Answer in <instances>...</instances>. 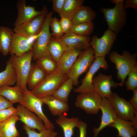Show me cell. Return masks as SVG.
Masks as SVG:
<instances>
[{"label": "cell", "mask_w": 137, "mask_h": 137, "mask_svg": "<svg viewBox=\"0 0 137 137\" xmlns=\"http://www.w3.org/2000/svg\"><path fill=\"white\" fill-rule=\"evenodd\" d=\"M137 54H131L128 51H124L122 55L116 51L111 52L109 58L111 62L114 63L117 70V79L121 80L117 83L118 86H123L124 84L125 79L130 71L137 65Z\"/></svg>", "instance_id": "6da1fadb"}, {"label": "cell", "mask_w": 137, "mask_h": 137, "mask_svg": "<svg viewBox=\"0 0 137 137\" xmlns=\"http://www.w3.org/2000/svg\"><path fill=\"white\" fill-rule=\"evenodd\" d=\"M32 58V50L20 56L12 55L9 58L16 73V85L21 88L22 92L27 89V82Z\"/></svg>", "instance_id": "7a4b0ae2"}, {"label": "cell", "mask_w": 137, "mask_h": 137, "mask_svg": "<svg viewBox=\"0 0 137 137\" xmlns=\"http://www.w3.org/2000/svg\"><path fill=\"white\" fill-rule=\"evenodd\" d=\"M68 78L67 75L62 73L57 70L53 73L46 75L39 84L30 91L40 98L52 95Z\"/></svg>", "instance_id": "3957f363"}, {"label": "cell", "mask_w": 137, "mask_h": 137, "mask_svg": "<svg viewBox=\"0 0 137 137\" xmlns=\"http://www.w3.org/2000/svg\"><path fill=\"white\" fill-rule=\"evenodd\" d=\"M107 23L108 29L116 34L125 25L127 13L124 3L115 5L112 8L102 7L100 9Z\"/></svg>", "instance_id": "277c9868"}, {"label": "cell", "mask_w": 137, "mask_h": 137, "mask_svg": "<svg viewBox=\"0 0 137 137\" xmlns=\"http://www.w3.org/2000/svg\"><path fill=\"white\" fill-rule=\"evenodd\" d=\"M94 50L91 46L80 53L67 75L73 80V85H78L79 77L89 68L94 60Z\"/></svg>", "instance_id": "5b68a950"}, {"label": "cell", "mask_w": 137, "mask_h": 137, "mask_svg": "<svg viewBox=\"0 0 137 137\" xmlns=\"http://www.w3.org/2000/svg\"><path fill=\"white\" fill-rule=\"evenodd\" d=\"M53 14L52 11L48 13L43 23L40 33L33 44L32 59L34 60L49 54L47 47L52 36L49 30V24Z\"/></svg>", "instance_id": "8992f818"}, {"label": "cell", "mask_w": 137, "mask_h": 137, "mask_svg": "<svg viewBox=\"0 0 137 137\" xmlns=\"http://www.w3.org/2000/svg\"><path fill=\"white\" fill-rule=\"evenodd\" d=\"M24 100L21 105L34 113L43 122L46 129L54 130L55 126L44 114L42 109L44 104L41 98L34 94L28 89L23 91Z\"/></svg>", "instance_id": "52a82bcc"}, {"label": "cell", "mask_w": 137, "mask_h": 137, "mask_svg": "<svg viewBox=\"0 0 137 137\" xmlns=\"http://www.w3.org/2000/svg\"><path fill=\"white\" fill-rule=\"evenodd\" d=\"M117 37V34L109 29L102 36L98 38L96 35L91 38L90 43L94 52V58L105 56L108 54Z\"/></svg>", "instance_id": "ba28073f"}, {"label": "cell", "mask_w": 137, "mask_h": 137, "mask_svg": "<svg viewBox=\"0 0 137 137\" xmlns=\"http://www.w3.org/2000/svg\"><path fill=\"white\" fill-rule=\"evenodd\" d=\"M105 57H98L95 58L84 78L80 85L74 90L76 93H81L94 91L92 81L94 75L100 68L106 70L109 68Z\"/></svg>", "instance_id": "9c48e42d"}, {"label": "cell", "mask_w": 137, "mask_h": 137, "mask_svg": "<svg viewBox=\"0 0 137 137\" xmlns=\"http://www.w3.org/2000/svg\"><path fill=\"white\" fill-rule=\"evenodd\" d=\"M102 97L94 91L80 93L77 96L75 105L89 114H95L100 110Z\"/></svg>", "instance_id": "30bf717a"}, {"label": "cell", "mask_w": 137, "mask_h": 137, "mask_svg": "<svg viewBox=\"0 0 137 137\" xmlns=\"http://www.w3.org/2000/svg\"><path fill=\"white\" fill-rule=\"evenodd\" d=\"M47 8L42 13L30 19L22 25L14 27L13 30L16 33L28 37H32L39 35L48 13Z\"/></svg>", "instance_id": "8fae6325"}, {"label": "cell", "mask_w": 137, "mask_h": 137, "mask_svg": "<svg viewBox=\"0 0 137 137\" xmlns=\"http://www.w3.org/2000/svg\"><path fill=\"white\" fill-rule=\"evenodd\" d=\"M114 108L117 117L122 119L132 121L137 111L129 101L113 92L108 98Z\"/></svg>", "instance_id": "7c38bea8"}, {"label": "cell", "mask_w": 137, "mask_h": 137, "mask_svg": "<svg viewBox=\"0 0 137 137\" xmlns=\"http://www.w3.org/2000/svg\"><path fill=\"white\" fill-rule=\"evenodd\" d=\"M40 32L38 35L30 38L14 33L11 42L10 54L19 56L32 50L34 43Z\"/></svg>", "instance_id": "4fadbf2b"}, {"label": "cell", "mask_w": 137, "mask_h": 137, "mask_svg": "<svg viewBox=\"0 0 137 137\" xmlns=\"http://www.w3.org/2000/svg\"><path fill=\"white\" fill-rule=\"evenodd\" d=\"M100 109L102 113L101 121L99 127L93 129L94 137H97L101 131L113 123L118 117L113 106L107 98H102Z\"/></svg>", "instance_id": "5bb4252c"}, {"label": "cell", "mask_w": 137, "mask_h": 137, "mask_svg": "<svg viewBox=\"0 0 137 137\" xmlns=\"http://www.w3.org/2000/svg\"><path fill=\"white\" fill-rule=\"evenodd\" d=\"M92 82L94 91L102 98H107L113 93L111 88H116L118 86L117 83L113 80L111 75L100 73L94 77Z\"/></svg>", "instance_id": "9a60e30c"}, {"label": "cell", "mask_w": 137, "mask_h": 137, "mask_svg": "<svg viewBox=\"0 0 137 137\" xmlns=\"http://www.w3.org/2000/svg\"><path fill=\"white\" fill-rule=\"evenodd\" d=\"M16 109V114L19 117V120L26 126L39 131L46 129L41 119L24 106L20 104Z\"/></svg>", "instance_id": "2e32d148"}, {"label": "cell", "mask_w": 137, "mask_h": 137, "mask_svg": "<svg viewBox=\"0 0 137 137\" xmlns=\"http://www.w3.org/2000/svg\"><path fill=\"white\" fill-rule=\"evenodd\" d=\"M16 7L18 14L14 24L15 27L20 26L31 18L42 13L47 8L44 6L41 11H37L34 7L27 5L25 0L19 1Z\"/></svg>", "instance_id": "e0dca14e"}, {"label": "cell", "mask_w": 137, "mask_h": 137, "mask_svg": "<svg viewBox=\"0 0 137 137\" xmlns=\"http://www.w3.org/2000/svg\"><path fill=\"white\" fill-rule=\"evenodd\" d=\"M68 49L80 48L84 50L91 46V38L81 36L73 32L65 33L60 38Z\"/></svg>", "instance_id": "ac0fdd59"}, {"label": "cell", "mask_w": 137, "mask_h": 137, "mask_svg": "<svg viewBox=\"0 0 137 137\" xmlns=\"http://www.w3.org/2000/svg\"><path fill=\"white\" fill-rule=\"evenodd\" d=\"M82 51L80 48L68 49L63 54L57 62V70L67 75L69 70Z\"/></svg>", "instance_id": "d6986e66"}, {"label": "cell", "mask_w": 137, "mask_h": 137, "mask_svg": "<svg viewBox=\"0 0 137 137\" xmlns=\"http://www.w3.org/2000/svg\"><path fill=\"white\" fill-rule=\"evenodd\" d=\"M44 104L48 106L52 114L55 116L63 114L69 110L67 103L54 97L52 95L41 98Z\"/></svg>", "instance_id": "ffe728a7"}, {"label": "cell", "mask_w": 137, "mask_h": 137, "mask_svg": "<svg viewBox=\"0 0 137 137\" xmlns=\"http://www.w3.org/2000/svg\"><path fill=\"white\" fill-rule=\"evenodd\" d=\"M19 120V116L16 114L0 122V137H19L20 133L16 126V123Z\"/></svg>", "instance_id": "44dd1931"}, {"label": "cell", "mask_w": 137, "mask_h": 137, "mask_svg": "<svg viewBox=\"0 0 137 137\" xmlns=\"http://www.w3.org/2000/svg\"><path fill=\"white\" fill-rule=\"evenodd\" d=\"M115 128L117 131L118 137H132L136 135V129L133 127L132 121H129L118 117L109 126Z\"/></svg>", "instance_id": "7402d4cb"}, {"label": "cell", "mask_w": 137, "mask_h": 137, "mask_svg": "<svg viewBox=\"0 0 137 137\" xmlns=\"http://www.w3.org/2000/svg\"><path fill=\"white\" fill-rule=\"evenodd\" d=\"M0 95L2 96L14 104H21L24 100L22 90L19 86L14 87L5 85L0 87Z\"/></svg>", "instance_id": "603a6c76"}, {"label": "cell", "mask_w": 137, "mask_h": 137, "mask_svg": "<svg viewBox=\"0 0 137 137\" xmlns=\"http://www.w3.org/2000/svg\"><path fill=\"white\" fill-rule=\"evenodd\" d=\"M79 121L78 117L68 118L63 114L58 116L56 123L62 128L64 137H72L75 127H77Z\"/></svg>", "instance_id": "cb8c5ba5"}, {"label": "cell", "mask_w": 137, "mask_h": 137, "mask_svg": "<svg viewBox=\"0 0 137 137\" xmlns=\"http://www.w3.org/2000/svg\"><path fill=\"white\" fill-rule=\"evenodd\" d=\"M47 50L49 55L57 63L64 53L68 49L60 38L52 36Z\"/></svg>", "instance_id": "d4e9b609"}, {"label": "cell", "mask_w": 137, "mask_h": 137, "mask_svg": "<svg viewBox=\"0 0 137 137\" xmlns=\"http://www.w3.org/2000/svg\"><path fill=\"white\" fill-rule=\"evenodd\" d=\"M14 32L8 27H0V52L4 56L9 53L10 45Z\"/></svg>", "instance_id": "484cf974"}, {"label": "cell", "mask_w": 137, "mask_h": 137, "mask_svg": "<svg viewBox=\"0 0 137 137\" xmlns=\"http://www.w3.org/2000/svg\"><path fill=\"white\" fill-rule=\"evenodd\" d=\"M96 13L90 7L81 6L76 12L72 20L73 24L79 23L92 22Z\"/></svg>", "instance_id": "4316f807"}, {"label": "cell", "mask_w": 137, "mask_h": 137, "mask_svg": "<svg viewBox=\"0 0 137 137\" xmlns=\"http://www.w3.org/2000/svg\"><path fill=\"white\" fill-rule=\"evenodd\" d=\"M46 75L45 73L35 64H32L27 82V85L29 90H32L39 84Z\"/></svg>", "instance_id": "83f0119b"}, {"label": "cell", "mask_w": 137, "mask_h": 137, "mask_svg": "<svg viewBox=\"0 0 137 137\" xmlns=\"http://www.w3.org/2000/svg\"><path fill=\"white\" fill-rule=\"evenodd\" d=\"M16 82V73L9 58L6 63L5 69L0 72V87L13 85Z\"/></svg>", "instance_id": "f1b7e54d"}, {"label": "cell", "mask_w": 137, "mask_h": 137, "mask_svg": "<svg viewBox=\"0 0 137 137\" xmlns=\"http://www.w3.org/2000/svg\"><path fill=\"white\" fill-rule=\"evenodd\" d=\"M35 64L46 74L49 75L57 69V63L48 54L36 60Z\"/></svg>", "instance_id": "f546056e"}, {"label": "cell", "mask_w": 137, "mask_h": 137, "mask_svg": "<svg viewBox=\"0 0 137 137\" xmlns=\"http://www.w3.org/2000/svg\"><path fill=\"white\" fill-rule=\"evenodd\" d=\"M84 2L83 0H65L62 10L59 14L61 17L72 20L74 15Z\"/></svg>", "instance_id": "4dcf8cb0"}, {"label": "cell", "mask_w": 137, "mask_h": 137, "mask_svg": "<svg viewBox=\"0 0 137 137\" xmlns=\"http://www.w3.org/2000/svg\"><path fill=\"white\" fill-rule=\"evenodd\" d=\"M73 80L68 78L59 87L52 95L55 97L67 102L69 94L73 88Z\"/></svg>", "instance_id": "1f68e13d"}, {"label": "cell", "mask_w": 137, "mask_h": 137, "mask_svg": "<svg viewBox=\"0 0 137 137\" xmlns=\"http://www.w3.org/2000/svg\"><path fill=\"white\" fill-rule=\"evenodd\" d=\"M94 28L92 22H84L73 25L69 32H73L85 37L89 36L93 32Z\"/></svg>", "instance_id": "d6a6232c"}, {"label": "cell", "mask_w": 137, "mask_h": 137, "mask_svg": "<svg viewBox=\"0 0 137 137\" xmlns=\"http://www.w3.org/2000/svg\"><path fill=\"white\" fill-rule=\"evenodd\" d=\"M23 128L28 137H56L58 134L57 132L53 130L46 129L37 132L35 130L30 128L24 124Z\"/></svg>", "instance_id": "836d02e7"}, {"label": "cell", "mask_w": 137, "mask_h": 137, "mask_svg": "<svg viewBox=\"0 0 137 137\" xmlns=\"http://www.w3.org/2000/svg\"><path fill=\"white\" fill-rule=\"evenodd\" d=\"M127 76L128 78L125 82L126 89L133 91L137 88V65L130 71Z\"/></svg>", "instance_id": "e575fe53"}, {"label": "cell", "mask_w": 137, "mask_h": 137, "mask_svg": "<svg viewBox=\"0 0 137 137\" xmlns=\"http://www.w3.org/2000/svg\"><path fill=\"white\" fill-rule=\"evenodd\" d=\"M52 32L51 33L52 36L58 38H60L64 35L61 27L59 21L56 18L54 17L51 18L49 24Z\"/></svg>", "instance_id": "d590c367"}, {"label": "cell", "mask_w": 137, "mask_h": 137, "mask_svg": "<svg viewBox=\"0 0 137 137\" xmlns=\"http://www.w3.org/2000/svg\"><path fill=\"white\" fill-rule=\"evenodd\" d=\"M16 114V108L13 106L0 110V122L5 121Z\"/></svg>", "instance_id": "8d00e7d4"}, {"label": "cell", "mask_w": 137, "mask_h": 137, "mask_svg": "<svg viewBox=\"0 0 137 137\" xmlns=\"http://www.w3.org/2000/svg\"><path fill=\"white\" fill-rule=\"evenodd\" d=\"M59 21L62 30L64 34L69 32L73 24L71 19L63 17H61Z\"/></svg>", "instance_id": "74e56055"}, {"label": "cell", "mask_w": 137, "mask_h": 137, "mask_svg": "<svg viewBox=\"0 0 137 137\" xmlns=\"http://www.w3.org/2000/svg\"><path fill=\"white\" fill-rule=\"evenodd\" d=\"M53 10L60 14L63 8L65 0H52Z\"/></svg>", "instance_id": "f35d334b"}, {"label": "cell", "mask_w": 137, "mask_h": 137, "mask_svg": "<svg viewBox=\"0 0 137 137\" xmlns=\"http://www.w3.org/2000/svg\"><path fill=\"white\" fill-rule=\"evenodd\" d=\"M77 127L79 130V137H86L87 128V124L82 121H79Z\"/></svg>", "instance_id": "ab89813d"}, {"label": "cell", "mask_w": 137, "mask_h": 137, "mask_svg": "<svg viewBox=\"0 0 137 137\" xmlns=\"http://www.w3.org/2000/svg\"><path fill=\"white\" fill-rule=\"evenodd\" d=\"M13 104L5 97L0 95V110L12 106Z\"/></svg>", "instance_id": "60d3db41"}, {"label": "cell", "mask_w": 137, "mask_h": 137, "mask_svg": "<svg viewBox=\"0 0 137 137\" xmlns=\"http://www.w3.org/2000/svg\"><path fill=\"white\" fill-rule=\"evenodd\" d=\"M125 8H131L135 10L137 9V0H126L124 2Z\"/></svg>", "instance_id": "b9f144b4"}, {"label": "cell", "mask_w": 137, "mask_h": 137, "mask_svg": "<svg viewBox=\"0 0 137 137\" xmlns=\"http://www.w3.org/2000/svg\"><path fill=\"white\" fill-rule=\"evenodd\" d=\"M133 96L130 100L129 101L134 108L137 110V88L132 91Z\"/></svg>", "instance_id": "7bdbcfd3"}, {"label": "cell", "mask_w": 137, "mask_h": 137, "mask_svg": "<svg viewBox=\"0 0 137 137\" xmlns=\"http://www.w3.org/2000/svg\"><path fill=\"white\" fill-rule=\"evenodd\" d=\"M132 121L133 123V127L136 130L137 128V111L135 113L134 119Z\"/></svg>", "instance_id": "ee69618b"}, {"label": "cell", "mask_w": 137, "mask_h": 137, "mask_svg": "<svg viewBox=\"0 0 137 137\" xmlns=\"http://www.w3.org/2000/svg\"><path fill=\"white\" fill-rule=\"evenodd\" d=\"M111 2L115 5L118 4L124 3V0H110Z\"/></svg>", "instance_id": "f6af8a7d"}, {"label": "cell", "mask_w": 137, "mask_h": 137, "mask_svg": "<svg viewBox=\"0 0 137 137\" xmlns=\"http://www.w3.org/2000/svg\"></svg>", "instance_id": "bcb514c9"}]
</instances>
